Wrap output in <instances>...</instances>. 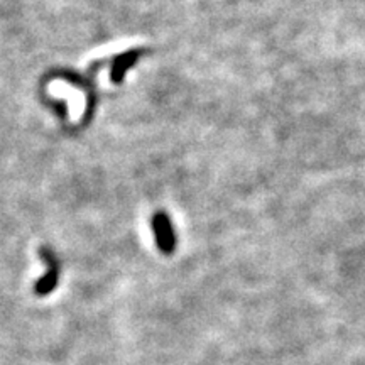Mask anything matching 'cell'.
<instances>
[{
	"instance_id": "cell-1",
	"label": "cell",
	"mask_w": 365,
	"mask_h": 365,
	"mask_svg": "<svg viewBox=\"0 0 365 365\" xmlns=\"http://www.w3.org/2000/svg\"><path fill=\"white\" fill-rule=\"evenodd\" d=\"M39 256H41V259H43L48 264V273L44 274V276L41 279H38V281H36L34 293L38 294V296L43 298V296H48L49 293H53V291L56 289V286H58L61 266H60L58 259H56L55 252H53L51 249L41 247Z\"/></svg>"
},
{
	"instance_id": "cell-2",
	"label": "cell",
	"mask_w": 365,
	"mask_h": 365,
	"mask_svg": "<svg viewBox=\"0 0 365 365\" xmlns=\"http://www.w3.org/2000/svg\"><path fill=\"white\" fill-rule=\"evenodd\" d=\"M153 227L159 250L164 254H173L176 249V235L170 216L164 212H158L153 219Z\"/></svg>"
},
{
	"instance_id": "cell-3",
	"label": "cell",
	"mask_w": 365,
	"mask_h": 365,
	"mask_svg": "<svg viewBox=\"0 0 365 365\" xmlns=\"http://www.w3.org/2000/svg\"><path fill=\"white\" fill-rule=\"evenodd\" d=\"M137 58H139V53H127V55L118 56V58L116 60V64H113V69H112V80L116 81V83H120V80L124 78L125 71L132 67L135 61H137Z\"/></svg>"
}]
</instances>
